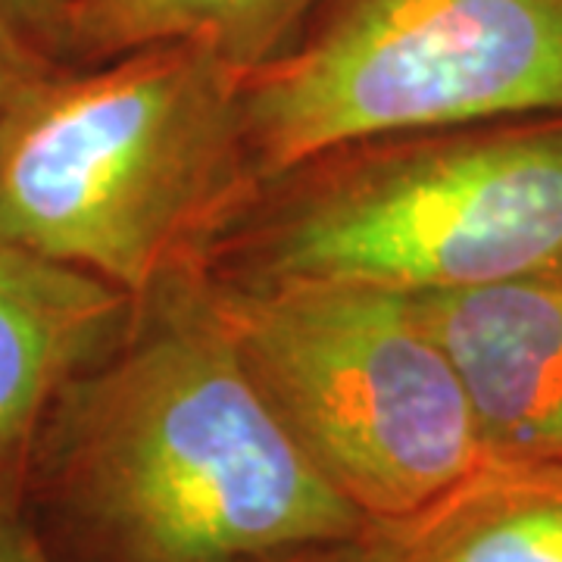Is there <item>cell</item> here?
<instances>
[{
	"instance_id": "6da1fadb",
	"label": "cell",
	"mask_w": 562,
	"mask_h": 562,
	"mask_svg": "<svg viewBox=\"0 0 562 562\" xmlns=\"http://www.w3.org/2000/svg\"><path fill=\"white\" fill-rule=\"evenodd\" d=\"M22 509L57 562H279L369 531L284 431L203 269L63 387Z\"/></svg>"
},
{
	"instance_id": "7a4b0ae2",
	"label": "cell",
	"mask_w": 562,
	"mask_h": 562,
	"mask_svg": "<svg viewBox=\"0 0 562 562\" xmlns=\"http://www.w3.org/2000/svg\"><path fill=\"white\" fill-rule=\"evenodd\" d=\"M244 72L198 41L54 63L0 116V238L144 301L257 194Z\"/></svg>"
},
{
	"instance_id": "3957f363",
	"label": "cell",
	"mask_w": 562,
	"mask_h": 562,
	"mask_svg": "<svg viewBox=\"0 0 562 562\" xmlns=\"http://www.w3.org/2000/svg\"><path fill=\"white\" fill-rule=\"evenodd\" d=\"M228 284L403 294L562 279V113L353 140L266 179L203 262Z\"/></svg>"
},
{
	"instance_id": "277c9868",
	"label": "cell",
	"mask_w": 562,
	"mask_h": 562,
	"mask_svg": "<svg viewBox=\"0 0 562 562\" xmlns=\"http://www.w3.org/2000/svg\"><path fill=\"white\" fill-rule=\"evenodd\" d=\"M210 291L284 431L369 525L419 513L487 460L413 294L360 281Z\"/></svg>"
},
{
	"instance_id": "5b68a950",
	"label": "cell",
	"mask_w": 562,
	"mask_h": 562,
	"mask_svg": "<svg viewBox=\"0 0 562 562\" xmlns=\"http://www.w3.org/2000/svg\"><path fill=\"white\" fill-rule=\"evenodd\" d=\"M241 101L260 184L353 140L562 113V0H319Z\"/></svg>"
},
{
	"instance_id": "8992f818",
	"label": "cell",
	"mask_w": 562,
	"mask_h": 562,
	"mask_svg": "<svg viewBox=\"0 0 562 562\" xmlns=\"http://www.w3.org/2000/svg\"><path fill=\"white\" fill-rule=\"evenodd\" d=\"M487 460L562 462V279L413 294Z\"/></svg>"
},
{
	"instance_id": "52a82bcc",
	"label": "cell",
	"mask_w": 562,
	"mask_h": 562,
	"mask_svg": "<svg viewBox=\"0 0 562 562\" xmlns=\"http://www.w3.org/2000/svg\"><path fill=\"white\" fill-rule=\"evenodd\" d=\"M135 297L79 266L0 238V503L22 506L38 431L60 391L106 357Z\"/></svg>"
},
{
	"instance_id": "ba28073f",
	"label": "cell",
	"mask_w": 562,
	"mask_h": 562,
	"mask_svg": "<svg viewBox=\"0 0 562 562\" xmlns=\"http://www.w3.org/2000/svg\"><path fill=\"white\" fill-rule=\"evenodd\" d=\"M366 541L372 562H562V462L484 460Z\"/></svg>"
},
{
	"instance_id": "9c48e42d",
	"label": "cell",
	"mask_w": 562,
	"mask_h": 562,
	"mask_svg": "<svg viewBox=\"0 0 562 562\" xmlns=\"http://www.w3.org/2000/svg\"><path fill=\"white\" fill-rule=\"evenodd\" d=\"M319 0H72L50 25L54 54L69 66L128 50L198 41L254 72L301 38Z\"/></svg>"
},
{
	"instance_id": "30bf717a",
	"label": "cell",
	"mask_w": 562,
	"mask_h": 562,
	"mask_svg": "<svg viewBox=\"0 0 562 562\" xmlns=\"http://www.w3.org/2000/svg\"><path fill=\"white\" fill-rule=\"evenodd\" d=\"M54 63L63 60L35 7L29 0H0V116L22 85Z\"/></svg>"
},
{
	"instance_id": "8fae6325",
	"label": "cell",
	"mask_w": 562,
	"mask_h": 562,
	"mask_svg": "<svg viewBox=\"0 0 562 562\" xmlns=\"http://www.w3.org/2000/svg\"><path fill=\"white\" fill-rule=\"evenodd\" d=\"M0 562H57L22 506L0 503Z\"/></svg>"
},
{
	"instance_id": "7c38bea8",
	"label": "cell",
	"mask_w": 562,
	"mask_h": 562,
	"mask_svg": "<svg viewBox=\"0 0 562 562\" xmlns=\"http://www.w3.org/2000/svg\"><path fill=\"white\" fill-rule=\"evenodd\" d=\"M279 562H372V550H369V541H366V535H362L357 541L303 550V553H294V557H288V560Z\"/></svg>"
},
{
	"instance_id": "4fadbf2b",
	"label": "cell",
	"mask_w": 562,
	"mask_h": 562,
	"mask_svg": "<svg viewBox=\"0 0 562 562\" xmlns=\"http://www.w3.org/2000/svg\"><path fill=\"white\" fill-rule=\"evenodd\" d=\"M32 7H35V13L41 16V22H44V29H47V35H50V25H54V20L60 16V10H66L72 0H29Z\"/></svg>"
}]
</instances>
